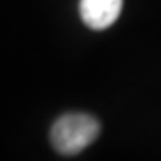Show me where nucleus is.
I'll list each match as a JSON object with an SVG mask.
<instances>
[{"label": "nucleus", "instance_id": "2", "mask_svg": "<svg viewBox=\"0 0 161 161\" xmlns=\"http://www.w3.org/2000/svg\"><path fill=\"white\" fill-rule=\"evenodd\" d=\"M124 0H80L79 14L86 27L104 31L118 20Z\"/></svg>", "mask_w": 161, "mask_h": 161}, {"label": "nucleus", "instance_id": "1", "mask_svg": "<svg viewBox=\"0 0 161 161\" xmlns=\"http://www.w3.org/2000/svg\"><path fill=\"white\" fill-rule=\"evenodd\" d=\"M100 124L88 113H66L54 122L50 129L52 147L63 156H74L97 140Z\"/></svg>", "mask_w": 161, "mask_h": 161}]
</instances>
